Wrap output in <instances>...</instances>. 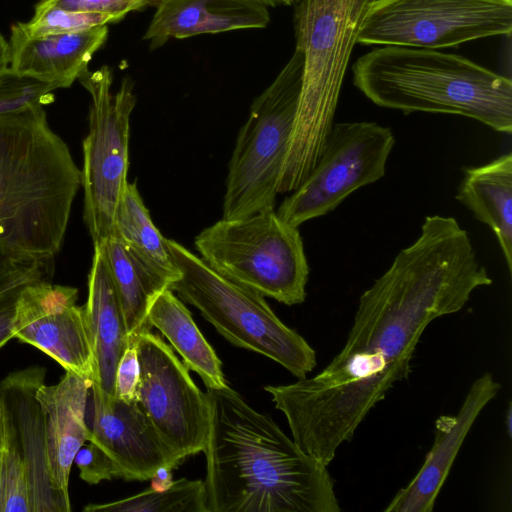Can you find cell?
I'll return each instance as SVG.
<instances>
[{"mask_svg":"<svg viewBox=\"0 0 512 512\" xmlns=\"http://www.w3.org/2000/svg\"><path fill=\"white\" fill-rule=\"evenodd\" d=\"M353 84L374 104L412 112L454 114L512 132V82L460 55L382 46L359 57Z\"/></svg>","mask_w":512,"mask_h":512,"instance_id":"277c9868","label":"cell"},{"mask_svg":"<svg viewBox=\"0 0 512 512\" xmlns=\"http://www.w3.org/2000/svg\"><path fill=\"white\" fill-rule=\"evenodd\" d=\"M206 394V512L340 511L328 466L229 385Z\"/></svg>","mask_w":512,"mask_h":512,"instance_id":"7a4b0ae2","label":"cell"},{"mask_svg":"<svg viewBox=\"0 0 512 512\" xmlns=\"http://www.w3.org/2000/svg\"><path fill=\"white\" fill-rule=\"evenodd\" d=\"M145 6H156L159 0H140Z\"/></svg>","mask_w":512,"mask_h":512,"instance_id":"d590c367","label":"cell"},{"mask_svg":"<svg viewBox=\"0 0 512 512\" xmlns=\"http://www.w3.org/2000/svg\"><path fill=\"white\" fill-rule=\"evenodd\" d=\"M2 512H30L26 469L13 440L0 434Z\"/></svg>","mask_w":512,"mask_h":512,"instance_id":"83f0119b","label":"cell"},{"mask_svg":"<svg viewBox=\"0 0 512 512\" xmlns=\"http://www.w3.org/2000/svg\"><path fill=\"white\" fill-rule=\"evenodd\" d=\"M394 144L391 128L376 122L333 124L315 166L276 213L299 227L332 212L351 193L385 175Z\"/></svg>","mask_w":512,"mask_h":512,"instance_id":"8fae6325","label":"cell"},{"mask_svg":"<svg viewBox=\"0 0 512 512\" xmlns=\"http://www.w3.org/2000/svg\"><path fill=\"white\" fill-rule=\"evenodd\" d=\"M491 284L458 221L427 216L418 238L361 294L345 344L330 363L312 377L264 387L292 439L328 466L392 386L409 377L426 327Z\"/></svg>","mask_w":512,"mask_h":512,"instance_id":"6da1fadb","label":"cell"},{"mask_svg":"<svg viewBox=\"0 0 512 512\" xmlns=\"http://www.w3.org/2000/svg\"><path fill=\"white\" fill-rule=\"evenodd\" d=\"M375 0H299L296 47L303 54L301 90L278 192L295 190L318 161L334 124L344 76L362 20Z\"/></svg>","mask_w":512,"mask_h":512,"instance_id":"5b68a950","label":"cell"},{"mask_svg":"<svg viewBox=\"0 0 512 512\" xmlns=\"http://www.w3.org/2000/svg\"><path fill=\"white\" fill-rule=\"evenodd\" d=\"M77 451L73 463L79 470L80 478L88 484L121 478V471L113 459L97 444L88 441Z\"/></svg>","mask_w":512,"mask_h":512,"instance_id":"f546056e","label":"cell"},{"mask_svg":"<svg viewBox=\"0 0 512 512\" xmlns=\"http://www.w3.org/2000/svg\"><path fill=\"white\" fill-rule=\"evenodd\" d=\"M122 308L127 333L132 343L138 335L150 330L149 307L165 288L160 286L128 253L115 236L101 244Z\"/></svg>","mask_w":512,"mask_h":512,"instance_id":"cb8c5ba5","label":"cell"},{"mask_svg":"<svg viewBox=\"0 0 512 512\" xmlns=\"http://www.w3.org/2000/svg\"><path fill=\"white\" fill-rule=\"evenodd\" d=\"M0 512H2V495H1V488H0Z\"/></svg>","mask_w":512,"mask_h":512,"instance_id":"f35d334b","label":"cell"},{"mask_svg":"<svg viewBox=\"0 0 512 512\" xmlns=\"http://www.w3.org/2000/svg\"><path fill=\"white\" fill-rule=\"evenodd\" d=\"M118 22L113 16L97 12H79L46 7L35 10L29 22L21 23L29 37L75 33Z\"/></svg>","mask_w":512,"mask_h":512,"instance_id":"4316f807","label":"cell"},{"mask_svg":"<svg viewBox=\"0 0 512 512\" xmlns=\"http://www.w3.org/2000/svg\"><path fill=\"white\" fill-rule=\"evenodd\" d=\"M86 424L88 441L100 446L117 464L127 481L150 480L161 466L182 462L163 442L136 400L124 401L91 386Z\"/></svg>","mask_w":512,"mask_h":512,"instance_id":"9a60e30c","label":"cell"},{"mask_svg":"<svg viewBox=\"0 0 512 512\" xmlns=\"http://www.w3.org/2000/svg\"><path fill=\"white\" fill-rule=\"evenodd\" d=\"M116 237L131 257L163 288L181 272L164 238L154 225L135 182L127 183L115 219Z\"/></svg>","mask_w":512,"mask_h":512,"instance_id":"7402d4cb","label":"cell"},{"mask_svg":"<svg viewBox=\"0 0 512 512\" xmlns=\"http://www.w3.org/2000/svg\"><path fill=\"white\" fill-rule=\"evenodd\" d=\"M86 512H206L202 480L182 478L164 490L148 488L118 501L89 504Z\"/></svg>","mask_w":512,"mask_h":512,"instance_id":"d4e9b609","label":"cell"},{"mask_svg":"<svg viewBox=\"0 0 512 512\" xmlns=\"http://www.w3.org/2000/svg\"><path fill=\"white\" fill-rule=\"evenodd\" d=\"M166 242L181 272L170 289L224 338L279 363L298 379L315 368V350L276 316L263 295L224 277L180 243Z\"/></svg>","mask_w":512,"mask_h":512,"instance_id":"8992f818","label":"cell"},{"mask_svg":"<svg viewBox=\"0 0 512 512\" xmlns=\"http://www.w3.org/2000/svg\"><path fill=\"white\" fill-rule=\"evenodd\" d=\"M54 262L20 264L0 272V348L14 338L15 308L22 289L40 279H52Z\"/></svg>","mask_w":512,"mask_h":512,"instance_id":"484cf974","label":"cell"},{"mask_svg":"<svg viewBox=\"0 0 512 512\" xmlns=\"http://www.w3.org/2000/svg\"><path fill=\"white\" fill-rule=\"evenodd\" d=\"M269 21L261 0H159L143 39L157 49L171 38L263 28Z\"/></svg>","mask_w":512,"mask_h":512,"instance_id":"d6986e66","label":"cell"},{"mask_svg":"<svg viewBox=\"0 0 512 512\" xmlns=\"http://www.w3.org/2000/svg\"><path fill=\"white\" fill-rule=\"evenodd\" d=\"M78 289L40 279L26 285L18 297L14 338L30 344L58 362L65 372L92 381L94 356Z\"/></svg>","mask_w":512,"mask_h":512,"instance_id":"4fadbf2b","label":"cell"},{"mask_svg":"<svg viewBox=\"0 0 512 512\" xmlns=\"http://www.w3.org/2000/svg\"><path fill=\"white\" fill-rule=\"evenodd\" d=\"M303 54L295 48L274 81L254 99L228 164L223 219L275 208L301 90Z\"/></svg>","mask_w":512,"mask_h":512,"instance_id":"ba28073f","label":"cell"},{"mask_svg":"<svg viewBox=\"0 0 512 512\" xmlns=\"http://www.w3.org/2000/svg\"><path fill=\"white\" fill-rule=\"evenodd\" d=\"M10 31V69L56 89L68 88L78 80L108 37L107 25L75 33L29 37L18 22Z\"/></svg>","mask_w":512,"mask_h":512,"instance_id":"e0dca14e","label":"cell"},{"mask_svg":"<svg viewBox=\"0 0 512 512\" xmlns=\"http://www.w3.org/2000/svg\"><path fill=\"white\" fill-rule=\"evenodd\" d=\"M54 86L20 76L10 67L0 73V115L22 111L53 102Z\"/></svg>","mask_w":512,"mask_h":512,"instance_id":"f1b7e54d","label":"cell"},{"mask_svg":"<svg viewBox=\"0 0 512 512\" xmlns=\"http://www.w3.org/2000/svg\"><path fill=\"white\" fill-rule=\"evenodd\" d=\"M45 375L35 365L0 381V434L13 440L24 462L30 512H70L69 496L56 489L48 470L44 415L36 398Z\"/></svg>","mask_w":512,"mask_h":512,"instance_id":"5bb4252c","label":"cell"},{"mask_svg":"<svg viewBox=\"0 0 512 512\" xmlns=\"http://www.w3.org/2000/svg\"><path fill=\"white\" fill-rule=\"evenodd\" d=\"M501 385L484 373L471 385L456 415H442L435 423L432 448L415 477L384 509L385 512H431L436 498L470 428L483 408L498 394Z\"/></svg>","mask_w":512,"mask_h":512,"instance_id":"2e32d148","label":"cell"},{"mask_svg":"<svg viewBox=\"0 0 512 512\" xmlns=\"http://www.w3.org/2000/svg\"><path fill=\"white\" fill-rule=\"evenodd\" d=\"M172 468L168 466L159 467L150 478L151 488L156 490H164L172 485L173 473Z\"/></svg>","mask_w":512,"mask_h":512,"instance_id":"d6a6232c","label":"cell"},{"mask_svg":"<svg viewBox=\"0 0 512 512\" xmlns=\"http://www.w3.org/2000/svg\"><path fill=\"white\" fill-rule=\"evenodd\" d=\"M474 217L494 232L512 273V154L464 170L455 195Z\"/></svg>","mask_w":512,"mask_h":512,"instance_id":"44dd1931","label":"cell"},{"mask_svg":"<svg viewBox=\"0 0 512 512\" xmlns=\"http://www.w3.org/2000/svg\"><path fill=\"white\" fill-rule=\"evenodd\" d=\"M504 423L506 424L508 436L511 437V432H512V409H511V403H509V407H508L507 412H506Z\"/></svg>","mask_w":512,"mask_h":512,"instance_id":"e575fe53","label":"cell"},{"mask_svg":"<svg viewBox=\"0 0 512 512\" xmlns=\"http://www.w3.org/2000/svg\"><path fill=\"white\" fill-rule=\"evenodd\" d=\"M511 31L512 0H375L357 43L438 50Z\"/></svg>","mask_w":512,"mask_h":512,"instance_id":"30bf717a","label":"cell"},{"mask_svg":"<svg viewBox=\"0 0 512 512\" xmlns=\"http://www.w3.org/2000/svg\"><path fill=\"white\" fill-rule=\"evenodd\" d=\"M46 7L79 12H97L122 20L129 12L142 9L145 5L140 0H41L35 10Z\"/></svg>","mask_w":512,"mask_h":512,"instance_id":"4dcf8cb0","label":"cell"},{"mask_svg":"<svg viewBox=\"0 0 512 512\" xmlns=\"http://www.w3.org/2000/svg\"><path fill=\"white\" fill-rule=\"evenodd\" d=\"M80 186L81 170L44 107L0 115V272L54 262Z\"/></svg>","mask_w":512,"mask_h":512,"instance_id":"3957f363","label":"cell"},{"mask_svg":"<svg viewBox=\"0 0 512 512\" xmlns=\"http://www.w3.org/2000/svg\"><path fill=\"white\" fill-rule=\"evenodd\" d=\"M82 307L94 356L92 385L115 396L118 362L131 343L101 244H94L87 301Z\"/></svg>","mask_w":512,"mask_h":512,"instance_id":"ffe728a7","label":"cell"},{"mask_svg":"<svg viewBox=\"0 0 512 512\" xmlns=\"http://www.w3.org/2000/svg\"><path fill=\"white\" fill-rule=\"evenodd\" d=\"M91 386V380L65 372L58 383H44L36 392L44 415L49 474L56 489L67 496L74 457L89 437L86 410Z\"/></svg>","mask_w":512,"mask_h":512,"instance_id":"ac0fdd59","label":"cell"},{"mask_svg":"<svg viewBox=\"0 0 512 512\" xmlns=\"http://www.w3.org/2000/svg\"><path fill=\"white\" fill-rule=\"evenodd\" d=\"M278 1H279V3L291 4V3L295 2V1H298V0H278Z\"/></svg>","mask_w":512,"mask_h":512,"instance_id":"74e56055","label":"cell"},{"mask_svg":"<svg viewBox=\"0 0 512 512\" xmlns=\"http://www.w3.org/2000/svg\"><path fill=\"white\" fill-rule=\"evenodd\" d=\"M78 80L91 97L81 170L83 219L93 245L103 244L116 236V213L128 183L130 116L137 97L128 76L112 92L113 73L107 65L87 70Z\"/></svg>","mask_w":512,"mask_h":512,"instance_id":"9c48e42d","label":"cell"},{"mask_svg":"<svg viewBox=\"0 0 512 512\" xmlns=\"http://www.w3.org/2000/svg\"><path fill=\"white\" fill-rule=\"evenodd\" d=\"M147 321L156 327L180 354L185 366L200 376L207 389H219L228 384L222 363L204 338L191 313L169 288L152 301Z\"/></svg>","mask_w":512,"mask_h":512,"instance_id":"603a6c76","label":"cell"},{"mask_svg":"<svg viewBox=\"0 0 512 512\" xmlns=\"http://www.w3.org/2000/svg\"><path fill=\"white\" fill-rule=\"evenodd\" d=\"M263 1L267 6L270 5V6H275L277 3H279L278 0H261Z\"/></svg>","mask_w":512,"mask_h":512,"instance_id":"8d00e7d4","label":"cell"},{"mask_svg":"<svg viewBox=\"0 0 512 512\" xmlns=\"http://www.w3.org/2000/svg\"><path fill=\"white\" fill-rule=\"evenodd\" d=\"M10 48L9 42L0 34V73L9 68Z\"/></svg>","mask_w":512,"mask_h":512,"instance_id":"836d02e7","label":"cell"},{"mask_svg":"<svg viewBox=\"0 0 512 512\" xmlns=\"http://www.w3.org/2000/svg\"><path fill=\"white\" fill-rule=\"evenodd\" d=\"M200 257L224 277L288 306L306 299L309 265L295 227L267 209L221 219L195 238Z\"/></svg>","mask_w":512,"mask_h":512,"instance_id":"52a82bcc","label":"cell"},{"mask_svg":"<svg viewBox=\"0 0 512 512\" xmlns=\"http://www.w3.org/2000/svg\"><path fill=\"white\" fill-rule=\"evenodd\" d=\"M133 342L139 363L135 400L163 442L183 463L205 447L209 431L207 394L158 335L145 331Z\"/></svg>","mask_w":512,"mask_h":512,"instance_id":"7c38bea8","label":"cell"},{"mask_svg":"<svg viewBox=\"0 0 512 512\" xmlns=\"http://www.w3.org/2000/svg\"><path fill=\"white\" fill-rule=\"evenodd\" d=\"M139 379V363L134 342L122 354L116 371L115 397L124 401L135 400Z\"/></svg>","mask_w":512,"mask_h":512,"instance_id":"1f68e13d","label":"cell"}]
</instances>
